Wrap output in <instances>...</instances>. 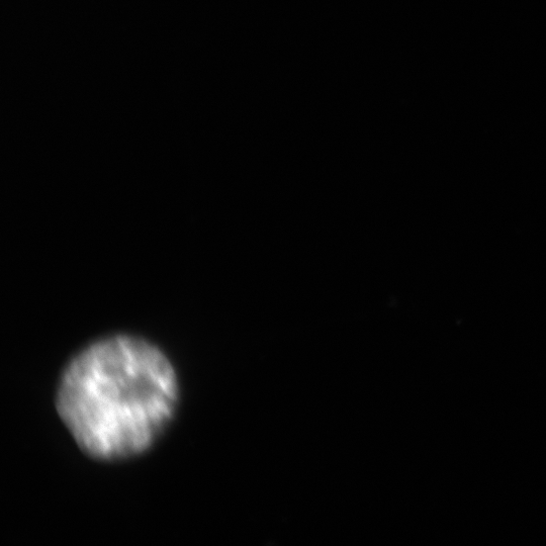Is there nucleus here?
Masks as SVG:
<instances>
[{"instance_id": "f257e3e1", "label": "nucleus", "mask_w": 546, "mask_h": 546, "mask_svg": "<svg viewBox=\"0 0 546 546\" xmlns=\"http://www.w3.org/2000/svg\"><path fill=\"white\" fill-rule=\"evenodd\" d=\"M179 386L154 344L114 336L77 353L59 381L56 408L89 458L116 462L150 449L170 425Z\"/></svg>"}]
</instances>
